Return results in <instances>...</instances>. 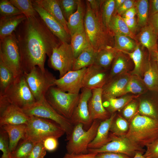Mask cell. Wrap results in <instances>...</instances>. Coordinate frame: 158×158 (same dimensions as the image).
<instances>
[{"label":"cell","instance_id":"obj_1","mask_svg":"<svg viewBox=\"0 0 158 158\" xmlns=\"http://www.w3.org/2000/svg\"><path fill=\"white\" fill-rule=\"evenodd\" d=\"M20 55L23 73H28L35 67L44 71L47 56L62 42L47 28L39 15L26 18L14 32Z\"/></svg>","mask_w":158,"mask_h":158},{"label":"cell","instance_id":"obj_2","mask_svg":"<svg viewBox=\"0 0 158 158\" xmlns=\"http://www.w3.org/2000/svg\"><path fill=\"white\" fill-rule=\"evenodd\" d=\"M85 2L84 27L90 45L97 51L108 46L113 47V33L104 24L101 15H95L87 0Z\"/></svg>","mask_w":158,"mask_h":158},{"label":"cell","instance_id":"obj_3","mask_svg":"<svg viewBox=\"0 0 158 158\" xmlns=\"http://www.w3.org/2000/svg\"><path fill=\"white\" fill-rule=\"evenodd\" d=\"M125 136L135 145L146 147L158 139V119L136 113Z\"/></svg>","mask_w":158,"mask_h":158},{"label":"cell","instance_id":"obj_4","mask_svg":"<svg viewBox=\"0 0 158 158\" xmlns=\"http://www.w3.org/2000/svg\"><path fill=\"white\" fill-rule=\"evenodd\" d=\"M36 101L23 73L15 79L4 93L0 94V111L10 105L23 109Z\"/></svg>","mask_w":158,"mask_h":158},{"label":"cell","instance_id":"obj_5","mask_svg":"<svg viewBox=\"0 0 158 158\" xmlns=\"http://www.w3.org/2000/svg\"><path fill=\"white\" fill-rule=\"evenodd\" d=\"M29 116L24 138L36 143L43 142L50 137L58 139L65 133L59 124L51 120L34 116Z\"/></svg>","mask_w":158,"mask_h":158},{"label":"cell","instance_id":"obj_6","mask_svg":"<svg viewBox=\"0 0 158 158\" xmlns=\"http://www.w3.org/2000/svg\"><path fill=\"white\" fill-rule=\"evenodd\" d=\"M99 121L93 120L87 130H84V125L81 123L74 125L71 133L66 137L67 153L74 154L88 153V145L95 137L100 123Z\"/></svg>","mask_w":158,"mask_h":158},{"label":"cell","instance_id":"obj_7","mask_svg":"<svg viewBox=\"0 0 158 158\" xmlns=\"http://www.w3.org/2000/svg\"><path fill=\"white\" fill-rule=\"evenodd\" d=\"M80 96V94L67 93L53 86L49 89L45 97L49 104L58 113L71 120Z\"/></svg>","mask_w":158,"mask_h":158},{"label":"cell","instance_id":"obj_8","mask_svg":"<svg viewBox=\"0 0 158 158\" xmlns=\"http://www.w3.org/2000/svg\"><path fill=\"white\" fill-rule=\"evenodd\" d=\"M28 116H34L51 120L59 124L67 135L72 133L74 125L71 120L58 113L49 104L45 97L23 109Z\"/></svg>","mask_w":158,"mask_h":158},{"label":"cell","instance_id":"obj_9","mask_svg":"<svg viewBox=\"0 0 158 158\" xmlns=\"http://www.w3.org/2000/svg\"><path fill=\"white\" fill-rule=\"evenodd\" d=\"M23 74L36 101L44 97L51 87L55 86L56 79L47 69L43 71L38 66H35L29 72L24 73Z\"/></svg>","mask_w":158,"mask_h":158},{"label":"cell","instance_id":"obj_10","mask_svg":"<svg viewBox=\"0 0 158 158\" xmlns=\"http://www.w3.org/2000/svg\"><path fill=\"white\" fill-rule=\"evenodd\" d=\"M0 59L11 71L15 79L23 73L19 47L14 32L0 40Z\"/></svg>","mask_w":158,"mask_h":158},{"label":"cell","instance_id":"obj_11","mask_svg":"<svg viewBox=\"0 0 158 158\" xmlns=\"http://www.w3.org/2000/svg\"><path fill=\"white\" fill-rule=\"evenodd\" d=\"M75 59L70 44L62 42L53 49L48 63L50 67L59 71L60 78L72 70Z\"/></svg>","mask_w":158,"mask_h":158},{"label":"cell","instance_id":"obj_12","mask_svg":"<svg viewBox=\"0 0 158 158\" xmlns=\"http://www.w3.org/2000/svg\"><path fill=\"white\" fill-rule=\"evenodd\" d=\"M110 136L111 140L109 142L98 149H88V152H113L123 154L133 158L137 153H144L145 151L142 148L133 143L125 136H116L111 133Z\"/></svg>","mask_w":158,"mask_h":158},{"label":"cell","instance_id":"obj_13","mask_svg":"<svg viewBox=\"0 0 158 158\" xmlns=\"http://www.w3.org/2000/svg\"><path fill=\"white\" fill-rule=\"evenodd\" d=\"M87 68L71 71L59 79H56L55 85L62 91L70 93L79 94L83 88V81Z\"/></svg>","mask_w":158,"mask_h":158},{"label":"cell","instance_id":"obj_14","mask_svg":"<svg viewBox=\"0 0 158 158\" xmlns=\"http://www.w3.org/2000/svg\"><path fill=\"white\" fill-rule=\"evenodd\" d=\"M32 3L34 8L49 30L62 42L70 44L71 36L63 25L34 0Z\"/></svg>","mask_w":158,"mask_h":158},{"label":"cell","instance_id":"obj_15","mask_svg":"<svg viewBox=\"0 0 158 158\" xmlns=\"http://www.w3.org/2000/svg\"><path fill=\"white\" fill-rule=\"evenodd\" d=\"M80 94L79 101L71 119L74 125L81 123L88 125L93 121L91 118L88 107V103L92 94V90L82 88Z\"/></svg>","mask_w":158,"mask_h":158},{"label":"cell","instance_id":"obj_16","mask_svg":"<svg viewBox=\"0 0 158 158\" xmlns=\"http://www.w3.org/2000/svg\"><path fill=\"white\" fill-rule=\"evenodd\" d=\"M107 70L95 64L87 68L83 81V88L92 90L102 88L108 80Z\"/></svg>","mask_w":158,"mask_h":158},{"label":"cell","instance_id":"obj_17","mask_svg":"<svg viewBox=\"0 0 158 158\" xmlns=\"http://www.w3.org/2000/svg\"><path fill=\"white\" fill-rule=\"evenodd\" d=\"M131 74L126 72L109 79L102 88L104 96L113 98L123 95Z\"/></svg>","mask_w":158,"mask_h":158},{"label":"cell","instance_id":"obj_18","mask_svg":"<svg viewBox=\"0 0 158 158\" xmlns=\"http://www.w3.org/2000/svg\"><path fill=\"white\" fill-rule=\"evenodd\" d=\"M102 95V88L92 90V96L88 102V107L90 116L93 121L95 120L104 121L111 116L103 106Z\"/></svg>","mask_w":158,"mask_h":158},{"label":"cell","instance_id":"obj_19","mask_svg":"<svg viewBox=\"0 0 158 158\" xmlns=\"http://www.w3.org/2000/svg\"><path fill=\"white\" fill-rule=\"evenodd\" d=\"M29 118L22 109L10 105L0 114V126L6 124H27Z\"/></svg>","mask_w":158,"mask_h":158},{"label":"cell","instance_id":"obj_20","mask_svg":"<svg viewBox=\"0 0 158 158\" xmlns=\"http://www.w3.org/2000/svg\"><path fill=\"white\" fill-rule=\"evenodd\" d=\"M116 116V113L111 114L109 118L100 122L95 137L88 145V149L99 148L111 140L109 133Z\"/></svg>","mask_w":158,"mask_h":158},{"label":"cell","instance_id":"obj_21","mask_svg":"<svg viewBox=\"0 0 158 158\" xmlns=\"http://www.w3.org/2000/svg\"><path fill=\"white\" fill-rule=\"evenodd\" d=\"M85 8L84 1L78 0L76 10L67 21V27L71 36L76 32L85 30L84 19L86 11Z\"/></svg>","mask_w":158,"mask_h":158},{"label":"cell","instance_id":"obj_22","mask_svg":"<svg viewBox=\"0 0 158 158\" xmlns=\"http://www.w3.org/2000/svg\"><path fill=\"white\" fill-rule=\"evenodd\" d=\"M26 18L23 14L0 17V40L11 35Z\"/></svg>","mask_w":158,"mask_h":158},{"label":"cell","instance_id":"obj_23","mask_svg":"<svg viewBox=\"0 0 158 158\" xmlns=\"http://www.w3.org/2000/svg\"><path fill=\"white\" fill-rule=\"evenodd\" d=\"M158 35L153 28L149 24L142 28L138 36V39L140 44L152 54L157 50V40Z\"/></svg>","mask_w":158,"mask_h":158},{"label":"cell","instance_id":"obj_24","mask_svg":"<svg viewBox=\"0 0 158 158\" xmlns=\"http://www.w3.org/2000/svg\"><path fill=\"white\" fill-rule=\"evenodd\" d=\"M34 1L60 23L70 34L67 26V21L63 16L58 0H34Z\"/></svg>","mask_w":158,"mask_h":158},{"label":"cell","instance_id":"obj_25","mask_svg":"<svg viewBox=\"0 0 158 158\" xmlns=\"http://www.w3.org/2000/svg\"><path fill=\"white\" fill-rule=\"evenodd\" d=\"M143 75L142 80L147 89L158 91V68L155 61H148L145 64Z\"/></svg>","mask_w":158,"mask_h":158},{"label":"cell","instance_id":"obj_26","mask_svg":"<svg viewBox=\"0 0 158 158\" xmlns=\"http://www.w3.org/2000/svg\"><path fill=\"white\" fill-rule=\"evenodd\" d=\"M0 127H2L8 134L9 150L11 153L15 149L20 141L24 137L26 124H6Z\"/></svg>","mask_w":158,"mask_h":158},{"label":"cell","instance_id":"obj_27","mask_svg":"<svg viewBox=\"0 0 158 158\" xmlns=\"http://www.w3.org/2000/svg\"><path fill=\"white\" fill-rule=\"evenodd\" d=\"M138 95H126L121 97L113 98L102 95L103 105L107 110L111 114L115 113L124 107Z\"/></svg>","mask_w":158,"mask_h":158},{"label":"cell","instance_id":"obj_28","mask_svg":"<svg viewBox=\"0 0 158 158\" xmlns=\"http://www.w3.org/2000/svg\"><path fill=\"white\" fill-rule=\"evenodd\" d=\"M118 51L108 46L97 52L94 64L107 69L112 63Z\"/></svg>","mask_w":158,"mask_h":158},{"label":"cell","instance_id":"obj_29","mask_svg":"<svg viewBox=\"0 0 158 158\" xmlns=\"http://www.w3.org/2000/svg\"><path fill=\"white\" fill-rule=\"evenodd\" d=\"M97 52L91 46L86 48L75 59L72 70L87 68L94 64Z\"/></svg>","mask_w":158,"mask_h":158},{"label":"cell","instance_id":"obj_30","mask_svg":"<svg viewBox=\"0 0 158 158\" xmlns=\"http://www.w3.org/2000/svg\"><path fill=\"white\" fill-rule=\"evenodd\" d=\"M108 27L113 34L124 35L133 40H136L134 35L130 31L123 18L117 14H113Z\"/></svg>","mask_w":158,"mask_h":158},{"label":"cell","instance_id":"obj_31","mask_svg":"<svg viewBox=\"0 0 158 158\" xmlns=\"http://www.w3.org/2000/svg\"><path fill=\"white\" fill-rule=\"evenodd\" d=\"M70 44L75 59L84 50L91 46L85 30L76 32L72 35Z\"/></svg>","mask_w":158,"mask_h":158},{"label":"cell","instance_id":"obj_32","mask_svg":"<svg viewBox=\"0 0 158 158\" xmlns=\"http://www.w3.org/2000/svg\"><path fill=\"white\" fill-rule=\"evenodd\" d=\"M121 51L128 55L134 62V68L131 74L141 77L144 73L145 64L143 53L140 45L137 44L135 48L132 52Z\"/></svg>","mask_w":158,"mask_h":158},{"label":"cell","instance_id":"obj_33","mask_svg":"<svg viewBox=\"0 0 158 158\" xmlns=\"http://www.w3.org/2000/svg\"><path fill=\"white\" fill-rule=\"evenodd\" d=\"M111 64L108 80L116 76L127 72L128 67V61L122 52L118 51Z\"/></svg>","mask_w":158,"mask_h":158},{"label":"cell","instance_id":"obj_34","mask_svg":"<svg viewBox=\"0 0 158 158\" xmlns=\"http://www.w3.org/2000/svg\"><path fill=\"white\" fill-rule=\"evenodd\" d=\"M14 80L11 71L0 59V94L4 93L13 84Z\"/></svg>","mask_w":158,"mask_h":158},{"label":"cell","instance_id":"obj_35","mask_svg":"<svg viewBox=\"0 0 158 158\" xmlns=\"http://www.w3.org/2000/svg\"><path fill=\"white\" fill-rule=\"evenodd\" d=\"M114 35L113 47L117 50L130 52L135 48L137 44L130 37L117 34H114Z\"/></svg>","mask_w":158,"mask_h":158},{"label":"cell","instance_id":"obj_36","mask_svg":"<svg viewBox=\"0 0 158 158\" xmlns=\"http://www.w3.org/2000/svg\"><path fill=\"white\" fill-rule=\"evenodd\" d=\"M137 16L138 25L142 28L147 25L149 16V4L147 0L135 1V6Z\"/></svg>","mask_w":158,"mask_h":158},{"label":"cell","instance_id":"obj_37","mask_svg":"<svg viewBox=\"0 0 158 158\" xmlns=\"http://www.w3.org/2000/svg\"><path fill=\"white\" fill-rule=\"evenodd\" d=\"M147 89L141 77L131 75L124 91L123 95L131 93L135 94H141L145 93Z\"/></svg>","mask_w":158,"mask_h":158},{"label":"cell","instance_id":"obj_38","mask_svg":"<svg viewBox=\"0 0 158 158\" xmlns=\"http://www.w3.org/2000/svg\"><path fill=\"white\" fill-rule=\"evenodd\" d=\"M36 144L29 139L23 138L11 153V158H27Z\"/></svg>","mask_w":158,"mask_h":158},{"label":"cell","instance_id":"obj_39","mask_svg":"<svg viewBox=\"0 0 158 158\" xmlns=\"http://www.w3.org/2000/svg\"><path fill=\"white\" fill-rule=\"evenodd\" d=\"M10 2L18 8L26 18L35 16L38 13L34 8L31 0H10Z\"/></svg>","mask_w":158,"mask_h":158},{"label":"cell","instance_id":"obj_40","mask_svg":"<svg viewBox=\"0 0 158 158\" xmlns=\"http://www.w3.org/2000/svg\"><path fill=\"white\" fill-rule=\"evenodd\" d=\"M115 118L110 128L111 134L118 136H125L128 131L129 124L127 121L120 116L118 115Z\"/></svg>","mask_w":158,"mask_h":158},{"label":"cell","instance_id":"obj_41","mask_svg":"<svg viewBox=\"0 0 158 158\" xmlns=\"http://www.w3.org/2000/svg\"><path fill=\"white\" fill-rule=\"evenodd\" d=\"M114 9L115 0L104 1L101 8L100 15L103 23L107 27L114 14Z\"/></svg>","mask_w":158,"mask_h":158},{"label":"cell","instance_id":"obj_42","mask_svg":"<svg viewBox=\"0 0 158 158\" xmlns=\"http://www.w3.org/2000/svg\"><path fill=\"white\" fill-rule=\"evenodd\" d=\"M138 113L142 115L158 119V113L153 104L150 101L144 99L140 103Z\"/></svg>","mask_w":158,"mask_h":158},{"label":"cell","instance_id":"obj_43","mask_svg":"<svg viewBox=\"0 0 158 158\" xmlns=\"http://www.w3.org/2000/svg\"><path fill=\"white\" fill-rule=\"evenodd\" d=\"M63 16L67 21L76 10L78 0H58Z\"/></svg>","mask_w":158,"mask_h":158},{"label":"cell","instance_id":"obj_44","mask_svg":"<svg viewBox=\"0 0 158 158\" xmlns=\"http://www.w3.org/2000/svg\"><path fill=\"white\" fill-rule=\"evenodd\" d=\"M22 14L8 0H0V17H5Z\"/></svg>","mask_w":158,"mask_h":158},{"label":"cell","instance_id":"obj_45","mask_svg":"<svg viewBox=\"0 0 158 158\" xmlns=\"http://www.w3.org/2000/svg\"><path fill=\"white\" fill-rule=\"evenodd\" d=\"M8 134L2 127L0 129V150L2 152L1 158H11Z\"/></svg>","mask_w":158,"mask_h":158},{"label":"cell","instance_id":"obj_46","mask_svg":"<svg viewBox=\"0 0 158 158\" xmlns=\"http://www.w3.org/2000/svg\"><path fill=\"white\" fill-rule=\"evenodd\" d=\"M46 151L42 142L36 143L27 158H44Z\"/></svg>","mask_w":158,"mask_h":158},{"label":"cell","instance_id":"obj_47","mask_svg":"<svg viewBox=\"0 0 158 158\" xmlns=\"http://www.w3.org/2000/svg\"><path fill=\"white\" fill-rule=\"evenodd\" d=\"M137 107V102L132 101L124 107L123 111V116L126 118L131 120L136 114Z\"/></svg>","mask_w":158,"mask_h":158},{"label":"cell","instance_id":"obj_48","mask_svg":"<svg viewBox=\"0 0 158 158\" xmlns=\"http://www.w3.org/2000/svg\"><path fill=\"white\" fill-rule=\"evenodd\" d=\"M146 147V150L143 154L144 156L158 158V139L148 145Z\"/></svg>","mask_w":158,"mask_h":158},{"label":"cell","instance_id":"obj_49","mask_svg":"<svg viewBox=\"0 0 158 158\" xmlns=\"http://www.w3.org/2000/svg\"><path fill=\"white\" fill-rule=\"evenodd\" d=\"M58 139L50 137L45 139L42 142L46 150L52 152L55 150L58 145Z\"/></svg>","mask_w":158,"mask_h":158},{"label":"cell","instance_id":"obj_50","mask_svg":"<svg viewBox=\"0 0 158 158\" xmlns=\"http://www.w3.org/2000/svg\"><path fill=\"white\" fill-rule=\"evenodd\" d=\"M135 1L132 0H125L116 11L117 14L121 16L126 11L135 6Z\"/></svg>","mask_w":158,"mask_h":158},{"label":"cell","instance_id":"obj_51","mask_svg":"<svg viewBox=\"0 0 158 158\" xmlns=\"http://www.w3.org/2000/svg\"><path fill=\"white\" fill-rule=\"evenodd\" d=\"M96 157L97 158H132L123 154L109 152L98 153Z\"/></svg>","mask_w":158,"mask_h":158},{"label":"cell","instance_id":"obj_52","mask_svg":"<svg viewBox=\"0 0 158 158\" xmlns=\"http://www.w3.org/2000/svg\"><path fill=\"white\" fill-rule=\"evenodd\" d=\"M91 8L96 15H100L101 8L104 0H87Z\"/></svg>","mask_w":158,"mask_h":158},{"label":"cell","instance_id":"obj_53","mask_svg":"<svg viewBox=\"0 0 158 158\" xmlns=\"http://www.w3.org/2000/svg\"><path fill=\"white\" fill-rule=\"evenodd\" d=\"M96 153L74 154L66 153L62 158H97Z\"/></svg>","mask_w":158,"mask_h":158},{"label":"cell","instance_id":"obj_54","mask_svg":"<svg viewBox=\"0 0 158 158\" xmlns=\"http://www.w3.org/2000/svg\"><path fill=\"white\" fill-rule=\"evenodd\" d=\"M130 31L134 35L138 28L137 20L134 18H123Z\"/></svg>","mask_w":158,"mask_h":158},{"label":"cell","instance_id":"obj_55","mask_svg":"<svg viewBox=\"0 0 158 158\" xmlns=\"http://www.w3.org/2000/svg\"><path fill=\"white\" fill-rule=\"evenodd\" d=\"M147 24L151 26L158 36V13L149 17Z\"/></svg>","mask_w":158,"mask_h":158},{"label":"cell","instance_id":"obj_56","mask_svg":"<svg viewBox=\"0 0 158 158\" xmlns=\"http://www.w3.org/2000/svg\"><path fill=\"white\" fill-rule=\"evenodd\" d=\"M158 13V0L150 1V8L149 17Z\"/></svg>","mask_w":158,"mask_h":158},{"label":"cell","instance_id":"obj_57","mask_svg":"<svg viewBox=\"0 0 158 158\" xmlns=\"http://www.w3.org/2000/svg\"><path fill=\"white\" fill-rule=\"evenodd\" d=\"M136 13V8L134 6L126 11L121 17L123 18H135Z\"/></svg>","mask_w":158,"mask_h":158},{"label":"cell","instance_id":"obj_58","mask_svg":"<svg viewBox=\"0 0 158 158\" xmlns=\"http://www.w3.org/2000/svg\"><path fill=\"white\" fill-rule=\"evenodd\" d=\"M125 0H115V9L113 14H116L117 11L121 6Z\"/></svg>","mask_w":158,"mask_h":158},{"label":"cell","instance_id":"obj_59","mask_svg":"<svg viewBox=\"0 0 158 158\" xmlns=\"http://www.w3.org/2000/svg\"><path fill=\"white\" fill-rule=\"evenodd\" d=\"M143 153L141 152L137 153L132 158H151L148 157H145L143 154Z\"/></svg>","mask_w":158,"mask_h":158},{"label":"cell","instance_id":"obj_60","mask_svg":"<svg viewBox=\"0 0 158 158\" xmlns=\"http://www.w3.org/2000/svg\"><path fill=\"white\" fill-rule=\"evenodd\" d=\"M154 61L156 62L158 68V51L157 50L154 52L152 54Z\"/></svg>","mask_w":158,"mask_h":158},{"label":"cell","instance_id":"obj_61","mask_svg":"<svg viewBox=\"0 0 158 158\" xmlns=\"http://www.w3.org/2000/svg\"><path fill=\"white\" fill-rule=\"evenodd\" d=\"M157 51H158V47L157 48Z\"/></svg>","mask_w":158,"mask_h":158},{"label":"cell","instance_id":"obj_62","mask_svg":"<svg viewBox=\"0 0 158 158\" xmlns=\"http://www.w3.org/2000/svg\"><path fill=\"white\" fill-rule=\"evenodd\" d=\"M158 47V46H157V48Z\"/></svg>","mask_w":158,"mask_h":158}]
</instances>
